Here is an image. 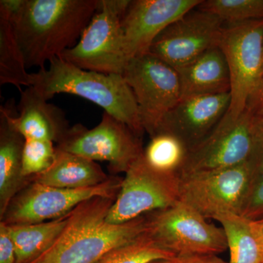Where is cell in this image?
<instances>
[{"mask_svg":"<svg viewBox=\"0 0 263 263\" xmlns=\"http://www.w3.org/2000/svg\"><path fill=\"white\" fill-rule=\"evenodd\" d=\"M10 10L13 29L27 69L45 68L75 46L100 0H1Z\"/></svg>","mask_w":263,"mask_h":263,"instance_id":"6da1fadb","label":"cell"},{"mask_svg":"<svg viewBox=\"0 0 263 263\" xmlns=\"http://www.w3.org/2000/svg\"><path fill=\"white\" fill-rule=\"evenodd\" d=\"M115 199L95 197L78 205L54 243L30 263H98L144 234L146 215L119 224L105 221Z\"/></svg>","mask_w":263,"mask_h":263,"instance_id":"7a4b0ae2","label":"cell"},{"mask_svg":"<svg viewBox=\"0 0 263 263\" xmlns=\"http://www.w3.org/2000/svg\"><path fill=\"white\" fill-rule=\"evenodd\" d=\"M49 68L32 74V85L48 100L55 95H77L101 107L139 137L144 133L133 90L121 74L83 70L60 57Z\"/></svg>","mask_w":263,"mask_h":263,"instance_id":"3957f363","label":"cell"},{"mask_svg":"<svg viewBox=\"0 0 263 263\" xmlns=\"http://www.w3.org/2000/svg\"><path fill=\"white\" fill-rule=\"evenodd\" d=\"M146 216L145 234L174 256L218 254L228 249L223 228L208 222L200 213L181 200Z\"/></svg>","mask_w":263,"mask_h":263,"instance_id":"277c9868","label":"cell"},{"mask_svg":"<svg viewBox=\"0 0 263 263\" xmlns=\"http://www.w3.org/2000/svg\"><path fill=\"white\" fill-rule=\"evenodd\" d=\"M255 174L251 162L180 176V200L205 219L241 216Z\"/></svg>","mask_w":263,"mask_h":263,"instance_id":"5b68a950","label":"cell"},{"mask_svg":"<svg viewBox=\"0 0 263 263\" xmlns=\"http://www.w3.org/2000/svg\"><path fill=\"white\" fill-rule=\"evenodd\" d=\"M219 47L230 75V104L221 121L233 122L245 112L249 95L263 75V19L226 24Z\"/></svg>","mask_w":263,"mask_h":263,"instance_id":"8992f818","label":"cell"},{"mask_svg":"<svg viewBox=\"0 0 263 263\" xmlns=\"http://www.w3.org/2000/svg\"><path fill=\"white\" fill-rule=\"evenodd\" d=\"M130 0H100V8L79 42L60 58L85 70L121 74L127 62L121 24Z\"/></svg>","mask_w":263,"mask_h":263,"instance_id":"52a82bcc","label":"cell"},{"mask_svg":"<svg viewBox=\"0 0 263 263\" xmlns=\"http://www.w3.org/2000/svg\"><path fill=\"white\" fill-rule=\"evenodd\" d=\"M133 90L143 129L158 134L164 118L181 98L177 71L148 53L129 60L122 74Z\"/></svg>","mask_w":263,"mask_h":263,"instance_id":"ba28073f","label":"cell"},{"mask_svg":"<svg viewBox=\"0 0 263 263\" xmlns=\"http://www.w3.org/2000/svg\"><path fill=\"white\" fill-rule=\"evenodd\" d=\"M120 190L106 217L119 224L163 210L180 200V176L152 168L143 155L125 173Z\"/></svg>","mask_w":263,"mask_h":263,"instance_id":"9c48e42d","label":"cell"},{"mask_svg":"<svg viewBox=\"0 0 263 263\" xmlns=\"http://www.w3.org/2000/svg\"><path fill=\"white\" fill-rule=\"evenodd\" d=\"M122 182L119 178L110 177L106 182L91 187L63 189L31 180L10 202L1 222L16 226L53 220L67 215L82 202L95 197L116 198Z\"/></svg>","mask_w":263,"mask_h":263,"instance_id":"30bf717a","label":"cell"},{"mask_svg":"<svg viewBox=\"0 0 263 263\" xmlns=\"http://www.w3.org/2000/svg\"><path fill=\"white\" fill-rule=\"evenodd\" d=\"M140 138L125 124L104 112L101 122L93 129L81 124L70 127L57 148L94 162H108L116 174L126 173L143 155Z\"/></svg>","mask_w":263,"mask_h":263,"instance_id":"8fae6325","label":"cell"},{"mask_svg":"<svg viewBox=\"0 0 263 263\" xmlns=\"http://www.w3.org/2000/svg\"><path fill=\"white\" fill-rule=\"evenodd\" d=\"M255 138L254 118L248 110H245L235 122L221 120L203 141L188 151L179 176L248 162Z\"/></svg>","mask_w":263,"mask_h":263,"instance_id":"7c38bea8","label":"cell"},{"mask_svg":"<svg viewBox=\"0 0 263 263\" xmlns=\"http://www.w3.org/2000/svg\"><path fill=\"white\" fill-rule=\"evenodd\" d=\"M226 23L217 15L195 8L157 36L149 53L175 69L219 46Z\"/></svg>","mask_w":263,"mask_h":263,"instance_id":"4fadbf2b","label":"cell"},{"mask_svg":"<svg viewBox=\"0 0 263 263\" xmlns=\"http://www.w3.org/2000/svg\"><path fill=\"white\" fill-rule=\"evenodd\" d=\"M201 3L202 0H130L121 24L127 63L148 53L162 31Z\"/></svg>","mask_w":263,"mask_h":263,"instance_id":"5bb4252c","label":"cell"},{"mask_svg":"<svg viewBox=\"0 0 263 263\" xmlns=\"http://www.w3.org/2000/svg\"><path fill=\"white\" fill-rule=\"evenodd\" d=\"M230 104V93L181 99L164 118L158 134L173 135L192 149L214 130Z\"/></svg>","mask_w":263,"mask_h":263,"instance_id":"9a60e30c","label":"cell"},{"mask_svg":"<svg viewBox=\"0 0 263 263\" xmlns=\"http://www.w3.org/2000/svg\"><path fill=\"white\" fill-rule=\"evenodd\" d=\"M20 91L18 116L4 107L12 127L24 139L47 140L58 143L70 128L63 110L48 103L34 86Z\"/></svg>","mask_w":263,"mask_h":263,"instance_id":"2e32d148","label":"cell"},{"mask_svg":"<svg viewBox=\"0 0 263 263\" xmlns=\"http://www.w3.org/2000/svg\"><path fill=\"white\" fill-rule=\"evenodd\" d=\"M176 70L181 84V99L230 92L229 67L219 46Z\"/></svg>","mask_w":263,"mask_h":263,"instance_id":"e0dca14e","label":"cell"},{"mask_svg":"<svg viewBox=\"0 0 263 263\" xmlns=\"http://www.w3.org/2000/svg\"><path fill=\"white\" fill-rule=\"evenodd\" d=\"M25 139L12 127L3 107L0 109V216H4L12 200L27 186L22 174Z\"/></svg>","mask_w":263,"mask_h":263,"instance_id":"ac0fdd59","label":"cell"},{"mask_svg":"<svg viewBox=\"0 0 263 263\" xmlns=\"http://www.w3.org/2000/svg\"><path fill=\"white\" fill-rule=\"evenodd\" d=\"M56 157L51 167L31 178L34 182L63 189H82L106 182L107 176L94 161L56 147Z\"/></svg>","mask_w":263,"mask_h":263,"instance_id":"d6986e66","label":"cell"},{"mask_svg":"<svg viewBox=\"0 0 263 263\" xmlns=\"http://www.w3.org/2000/svg\"><path fill=\"white\" fill-rule=\"evenodd\" d=\"M70 213L58 219L37 224H6L14 242L16 263L32 262L44 253L61 234Z\"/></svg>","mask_w":263,"mask_h":263,"instance_id":"ffe728a7","label":"cell"},{"mask_svg":"<svg viewBox=\"0 0 263 263\" xmlns=\"http://www.w3.org/2000/svg\"><path fill=\"white\" fill-rule=\"evenodd\" d=\"M0 84L32 85V74L27 72L23 55L15 37L11 13L0 3ZM22 91V90H21Z\"/></svg>","mask_w":263,"mask_h":263,"instance_id":"44dd1931","label":"cell"},{"mask_svg":"<svg viewBox=\"0 0 263 263\" xmlns=\"http://www.w3.org/2000/svg\"><path fill=\"white\" fill-rule=\"evenodd\" d=\"M221 224L228 240V263H262L260 250L251 229L250 220L239 215H223L215 219Z\"/></svg>","mask_w":263,"mask_h":263,"instance_id":"7402d4cb","label":"cell"},{"mask_svg":"<svg viewBox=\"0 0 263 263\" xmlns=\"http://www.w3.org/2000/svg\"><path fill=\"white\" fill-rule=\"evenodd\" d=\"M187 148L179 138L169 133L151 138L143 157L152 168L164 173H177L182 167Z\"/></svg>","mask_w":263,"mask_h":263,"instance_id":"603a6c76","label":"cell"},{"mask_svg":"<svg viewBox=\"0 0 263 263\" xmlns=\"http://www.w3.org/2000/svg\"><path fill=\"white\" fill-rule=\"evenodd\" d=\"M197 8L217 15L226 24L263 19V0H207Z\"/></svg>","mask_w":263,"mask_h":263,"instance_id":"cb8c5ba5","label":"cell"},{"mask_svg":"<svg viewBox=\"0 0 263 263\" xmlns=\"http://www.w3.org/2000/svg\"><path fill=\"white\" fill-rule=\"evenodd\" d=\"M174 256L160 248L144 233L130 243L109 252L98 263H152Z\"/></svg>","mask_w":263,"mask_h":263,"instance_id":"d4e9b609","label":"cell"},{"mask_svg":"<svg viewBox=\"0 0 263 263\" xmlns=\"http://www.w3.org/2000/svg\"><path fill=\"white\" fill-rule=\"evenodd\" d=\"M47 140L25 139L22 159V174L24 179L47 171L54 162L56 148Z\"/></svg>","mask_w":263,"mask_h":263,"instance_id":"484cf974","label":"cell"},{"mask_svg":"<svg viewBox=\"0 0 263 263\" xmlns=\"http://www.w3.org/2000/svg\"><path fill=\"white\" fill-rule=\"evenodd\" d=\"M241 216L250 221L262 219L263 176L256 178L254 180L245 202Z\"/></svg>","mask_w":263,"mask_h":263,"instance_id":"4316f807","label":"cell"},{"mask_svg":"<svg viewBox=\"0 0 263 263\" xmlns=\"http://www.w3.org/2000/svg\"><path fill=\"white\" fill-rule=\"evenodd\" d=\"M0 263H16L14 242L3 222L0 223Z\"/></svg>","mask_w":263,"mask_h":263,"instance_id":"83f0119b","label":"cell"},{"mask_svg":"<svg viewBox=\"0 0 263 263\" xmlns=\"http://www.w3.org/2000/svg\"><path fill=\"white\" fill-rule=\"evenodd\" d=\"M152 263H228L217 254H195L176 255Z\"/></svg>","mask_w":263,"mask_h":263,"instance_id":"f1b7e54d","label":"cell"},{"mask_svg":"<svg viewBox=\"0 0 263 263\" xmlns=\"http://www.w3.org/2000/svg\"><path fill=\"white\" fill-rule=\"evenodd\" d=\"M246 110L254 118L263 117V75L249 95Z\"/></svg>","mask_w":263,"mask_h":263,"instance_id":"f546056e","label":"cell"},{"mask_svg":"<svg viewBox=\"0 0 263 263\" xmlns=\"http://www.w3.org/2000/svg\"><path fill=\"white\" fill-rule=\"evenodd\" d=\"M249 162L252 164L256 178L263 176V133L256 130L255 143Z\"/></svg>","mask_w":263,"mask_h":263,"instance_id":"4dcf8cb0","label":"cell"},{"mask_svg":"<svg viewBox=\"0 0 263 263\" xmlns=\"http://www.w3.org/2000/svg\"><path fill=\"white\" fill-rule=\"evenodd\" d=\"M250 226L254 238L258 243L263 263V218L258 220L250 221Z\"/></svg>","mask_w":263,"mask_h":263,"instance_id":"1f68e13d","label":"cell"},{"mask_svg":"<svg viewBox=\"0 0 263 263\" xmlns=\"http://www.w3.org/2000/svg\"><path fill=\"white\" fill-rule=\"evenodd\" d=\"M254 127L256 130L263 133V117L254 118Z\"/></svg>","mask_w":263,"mask_h":263,"instance_id":"d6a6232c","label":"cell"}]
</instances>
